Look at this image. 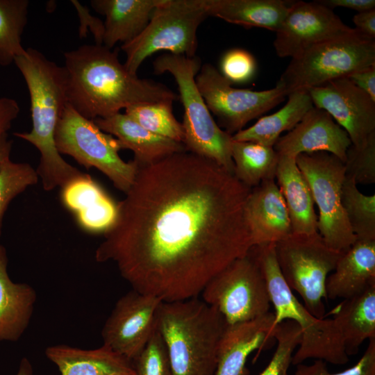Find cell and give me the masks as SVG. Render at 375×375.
Segmentation results:
<instances>
[{"instance_id": "cell-40", "label": "cell", "mask_w": 375, "mask_h": 375, "mask_svg": "<svg viewBox=\"0 0 375 375\" xmlns=\"http://www.w3.org/2000/svg\"><path fill=\"white\" fill-rule=\"evenodd\" d=\"M71 3L76 9L79 17V37H85L88 29H90L94 35L96 44H102L104 33L103 22L100 19L92 15L89 10L82 6L78 1L72 0Z\"/></svg>"}, {"instance_id": "cell-24", "label": "cell", "mask_w": 375, "mask_h": 375, "mask_svg": "<svg viewBox=\"0 0 375 375\" xmlns=\"http://www.w3.org/2000/svg\"><path fill=\"white\" fill-rule=\"evenodd\" d=\"M275 180L288 208L292 233H318L312 193L295 156L279 155Z\"/></svg>"}, {"instance_id": "cell-18", "label": "cell", "mask_w": 375, "mask_h": 375, "mask_svg": "<svg viewBox=\"0 0 375 375\" xmlns=\"http://www.w3.org/2000/svg\"><path fill=\"white\" fill-rule=\"evenodd\" d=\"M244 217L253 247L276 244L292 233L288 208L275 178L251 188Z\"/></svg>"}, {"instance_id": "cell-34", "label": "cell", "mask_w": 375, "mask_h": 375, "mask_svg": "<svg viewBox=\"0 0 375 375\" xmlns=\"http://www.w3.org/2000/svg\"><path fill=\"white\" fill-rule=\"evenodd\" d=\"M38 180L36 169L29 163L9 159L3 164L0 171V235L3 216L11 201Z\"/></svg>"}, {"instance_id": "cell-10", "label": "cell", "mask_w": 375, "mask_h": 375, "mask_svg": "<svg viewBox=\"0 0 375 375\" xmlns=\"http://www.w3.org/2000/svg\"><path fill=\"white\" fill-rule=\"evenodd\" d=\"M281 273L292 291L315 317L324 318L326 281L343 252L329 247L319 233L295 234L275 244Z\"/></svg>"}, {"instance_id": "cell-39", "label": "cell", "mask_w": 375, "mask_h": 375, "mask_svg": "<svg viewBox=\"0 0 375 375\" xmlns=\"http://www.w3.org/2000/svg\"><path fill=\"white\" fill-rule=\"evenodd\" d=\"M293 375H375V338L369 340L368 346L357 363L342 372L330 373L326 362L316 360L310 365H297Z\"/></svg>"}, {"instance_id": "cell-8", "label": "cell", "mask_w": 375, "mask_h": 375, "mask_svg": "<svg viewBox=\"0 0 375 375\" xmlns=\"http://www.w3.org/2000/svg\"><path fill=\"white\" fill-rule=\"evenodd\" d=\"M208 17L207 0H162L142 33L122 45L124 65L137 75L143 61L158 51L195 56L197 29Z\"/></svg>"}, {"instance_id": "cell-23", "label": "cell", "mask_w": 375, "mask_h": 375, "mask_svg": "<svg viewBox=\"0 0 375 375\" xmlns=\"http://www.w3.org/2000/svg\"><path fill=\"white\" fill-rule=\"evenodd\" d=\"M45 355L60 375H136L133 361L104 344L94 349L52 345Z\"/></svg>"}, {"instance_id": "cell-17", "label": "cell", "mask_w": 375, "mask_h": 375, "mask_svg": "<svg viewBox=\"0 0 375 375\" xmlns=\"http://www.w3.org/2000/svg\"><path fill=\"white\" fill-rule=\"evenodd\" d=\"M351 141L348 133L325 110L313 106L302 119L274 146L278 155L330 153L344 163Z\"/></svg>"}, {"instance_id": "cell-30", "label": "cell", "mask_w": 375, "mask_h": 375, "mask_svg": "<svg viewBox=\"0 0 375 375\" xmlns=\"http://www.w3.org/2000/svg\"><path fill=\"white\" fill-rule=\"evenodd\" d=\"M233 174L249 188L265 180L275 178L279 155L274 147L247 141H234L231 145Z\"/></svg>"}, {"instance_id": "cell-19", "label": "cell", "mask_w": 375, "mask_h": 375, "mask_svg": "<svg viewBox=\"0 0 375 375\" xmlns=\"http://www.w3.org/2000/svg\"><path fill=\"white\" fill-rule=\"evenodd\" d=\"M60 197L86 232L104 234L115 222L118 203L88 174L83 172L65 184Z\"/></svg>"}, {"instance_id": "cell-2", "label": "cell", "mask_w": 375, "mask_h": 375, "mask_svg": "<svg viewBox=\"0 0 375 375\" xmlns=\"http://www.w3.org/2000/svg\"><path fill=\"white\" fill-rule=\"evenodd\" d=\"M68 103L94 120L143 103L174 101L179 97L162 83L131 74L117 51L103 44H85L64 53Z\"/></svg>"}, {"instance_id": "cell-41", "label": "cell", "mask_w": 375, "mask_h": 375, "mask_svg": "<svg viewBox=\"0 0 375 375\" xmlns=\"http://www.w3.org/2000/svg\"><path fill=\"white\" fill-rule=\"evenodd\" d=\"M347 78L375 101V65L357 71Z\"/></svg>"}, {"instance_id": "cell-45", "label": "cell", "mask_w": 375, "mask_h": 375, "mask_svg": "<svg viewBox=\"0 0 375 375\" xmlns=\"http://www.w3.org/2000/svg\"><path fill=\"white\" fill-rule=\"evenodd\" d=\"M12 141L9 140L8 134L0 138V171L3 164L10 159Z\"/></svg>"}, {"instance_id": "cell-1", "label": "cell", "mask_w": 375, "mask_h": 375, "mask_svg": "<svg viewBox=\"0 0 375 375\" xmlns=\"http://www.w3.org/2000/svg\"><path fill=\"white\" fill-rule=\"evenodd\" d=\"M251 190L188 151L138 167L95 260L114 262L133 290L163 302L197 297L253 247L244 217Z\"/></svg>"}, {"instance_id": "cell-35", "label": "cell", "mask_w": 375, "mask_h": 375, "mask_svg": "<svg viewBox=\"0 0 375 375\" xmlns=\"http://www.w3.org/2000/svg\"><path fill=\"white\" fill-rule=\"evenodd\" d=\"M274 338L276 350L259 375H289L293 354L301 342V331L294 322L285 320L276 326Z\"/></svg>"}, {"instance_id": "cell-5", "label": "cell", "mask_w": 375, "mask_h": 375, "mask_svg": "<svg viewBox=\"0 0 375 375\" xmlns=\"http://www.w3.org/2000/svg\"><path fill=\"white\" fill-rule=\"evenodd\" d=\"M253 247L274 308V326L291 320L301 329V342L293 354L292 364L297 365L310 358L333 365L346 364L349 356L334 320L315 317L296 298L281 273L275 244Z\"/></svg>"}, {"instance_id": "cell-37", "label": "cell", "mask_w": 375, "mask_h": 375, "mask_svg": "<svg viewBox=\"0 0 375 375\" xmlns=\"http://www.w3.org/2000/svg\"><path fill=\"white\" fill-rule=\"evenodd\" d=\"M133 362L136 375H172L167 350L157 328Z\"/></svg>"}, {"instance_id": "cell-4", "label": "cell", "mask_w": 375, "mask_h": 375, "mask_svg": "<svg viewBox=\"0 0 375 375\" xmlns=\"http://www.w3.org/2000/svg\"><path fill=\"white\" fill-rule=\"evenodd\" d=\"M226 326L217 309L198 297L162 301L156 328L165 344L172 375H215Z\"/></svg>"}, {"instance_id": "cell-29", "label": "cell", "mask_w": 375, "mask_h": 375, "mask_svg": "<svg viewBox=\"0 0 375 375\" xmlns=\"http://www.w3.org/2000/svg\"><path fill=\"white\" fill-rule=\"evenodd\" d=\"M287 103L272 115L232 135L234 141H247L274 147L284 131H291L314 106L308 90L290 93Z\"/></svg>"}, {"instance_id": "cell-32", "label": "cell", "mask_w": 375, "mask_h": 375, "mask_svg": "<svg viewBox=\"0 0 375 375\" xmlns=\"http://www.w3.org/2000/svg\"><path fill=\"white\" fill-rule=\"evenodd\" d=\"M341 199L357 240H375V194L362 193L354 180L345 175Z\"/></svg>"}, {"instance_id": "cell-28", "label": "cell", "mask_w": 375, "mask_h": 375, "mask_svg": "<svg viewBox=\"0 0 375 375\" xmlns=\"http://www.w3.org/2000/svg\"><path fill=\"white\" fill-rule=\"evenodd\" d=\"M332 319L341 333L347 354L357 353L364 341L375 338V285L344 299Z\"/></svg>"}, {"instance_id": "cell-36", "label": "cell", "mask_w": 375, "mask_h": 375, "mask_svg": "<svg viewBox=\"0 0 375 375\" xmlns=\"http://www.w3.org/2000/svg\"><path fill=\"white\" fill-rule=\"evenodd\" d=\"M345 175L356 184L375 183V133L359 146L349 147L344 162Z\"/></svg>"}, {"instance_id": "cell-13", "label": "cell", "mask_w": 375, "mask_h": 375, "mask_svg": "<svg viewBox=\"0 0 375 375\" xmlns=\"http://www.w3.org/2000/svg\"><path fill=\"white\" fill-rule=\"evenodd\" d=\"M199 91L218 126L233 135L285 100L280 87L261 91L235 88L211 64L206 63L195 78Z\"/></svg>"}, {"instance_id": "cell-38", "label": "cell", "mask_w": 375, "mask_h": 375, "mask_svg": "<svg viewBox=\"0 0 375 375\" xmlns=\"http://www.w3.org/2000/svg\"><path fill=\"white\" fill-rule=\"evenodd\" d=\"M220 72L231 83H244L253 78L256 62L249 51L235 48L226 52L221 60Z\"/></svg>"}, {"instance_id": "cell-26", "label": "cell", "mask_w": 375, "mask_h": 375, "mask_svg": "<svg viewBox=\"0 0 375 375\" xmlns=\"http://www.w3.org/2000/svg\"><path fill=\"white\" fill-rule=\"evenodd\" d=\"M7 266L6 250L0 244V342H15L28 326L37 294L30 285L13 282Z\"/></svg>"}, {"instance_id": "cell-6", "label": "cell", "mask_w": 375, "mask_h": 375, "mask_svg": "<svg viewBox=\"0 0 375 375\" xmlns=\"http://www.w3.org/2000/svg\"><path fill=\"white\" fill-rule=\"evenodd\" d=\"M153 66L156 74L170 73L178 85L184 110L183 143L186 150L233 174L232 135L216 123L196 84L195 78L201 67L200 58L165 53L158 56Z\"/></svg>"}, {"instance_id": "cell-22", "label": "cell", "mask_w": 375, "mask_h": 375, "mask_svg": "<svg viewBox=\"0 0 375 375\" xmlns=\"http://www.w3.org/2000/svg\"><path fill=\"white\" fill-rule=\"evenodd\" d=\"M375 285V240H356L326 281L327 299H349Z\"/></svg>"}, {"instance_id": "cell-33", "label": "cell", "mask_w": 375, "mask_h": 375, "mask_svg": "<svg viewBox=\"0 0 375 375\" xmlns=\"http://www.w3.org/2000/svg\"><path fill=\"white\" fill-rule=\"evenodd\" d=\"M172 103L162 101L133 105L125 109V114L147 131L183 143V125L174 115Z\"/></svg>"}, {"instance_id": "cell-42", "label": "cell", "mask_w": 375, "mask_h": 375, "mask_svg": "<svg viewBox=\"0 0 375 375\" xmlns=\"http://www.w3.org/2000/svg\"><path fill=\"white\" fill-rule=\"evenodd\" d=\"M18 103L9 97H0V138L8 134L12 122L19 115Z\"/></svg>"}, {"instance_id": "cell-7", "label": "cell", "mask_w": 375, "mask_h": 375, "mask_svg": "<svg viewBox=\"0 0 375 375\" xmlns=\"http://www.w3.org/2000/svg\"><path fill=\"white\" fill-rule=\"evenodd\" d=\"M375 65V41L355 30L315 44L291 58L276 86L288 95Z\"/></svg>"}, {"instance_id": "cell-21", "label": "cell", "mask_w": 375, "mask_h": 375, "mask_svg": "<svg viewBox=\"0 0 375 375\" xmlns=\"http://www.w3.org/2000/svg\"><path fill=\"white\" fill-rule=\"evenodd\" d=\"M103 132L112 135L123 149L131 150L138 167L156 162L175 153L187 151L181 142L154 134L144 128L125 113L94 120Z\"/></svg>"}, {"instance_id": "cell-11", "label": "cell", "mask_w": 375, "mask_h": 375, "mask_svg": "<svg viewBox=\"0 0 375 375\" xmlns=\"http://www.w3.org/2000/svg\"><path fill=\"white\" fill-rule=\"evenodd\" d=\"M201 294L205 303L222 314L227 325L269 312L268 289L253 247L213 276Z\"/></svg>"}, {"instance_id": "cell-15", "label": "cell", "mask_w": 375, "mask_h": 375, "mask_svg": "<svg viewBox=\"0 0 375 375\" xmlns=\"http://www.w3.org/2000/svg\"><path fill=\"white\" fill-rule=\"evenodd\" d=\"M354 30L317 1H292L273 44L278 56L292 58L315 44Z\"/></svg>"}, {"instance_id": "cell-3", "label": "cell", "mask_w": 375, "mask_h": 375, "mask_svg": "<svg viewBox=\"0 0 375 375\" xmlns=\"http://www.w3.org/2000/svg\"><path fill=\"white\" fill-rule=\"evenodd\" d=\"M14 62L28 90L32 119L30 131L14 135L38 150L40 158L36 172L44 190L61 188L83 174L64 160L56 146V128L68 103L65 70L33 48L26 49Z\"/></svg>"}, {"instance_id": "cell-31", "label": "cell", "mask_w": 375, "mask_h": 375, "mask_svg": "<svg viewBox=\"0 0 375 375\" xmlns=\"http://www.w3.org/2000/svg\"><path fill=\"white\" fill-rule=\"evenodd\" d=\"M28 0H0V66H8L26 52L22 35L27 24Z\"/></svg>"}, {"instance_id": "cell-43", "label": "cell", "mask_w": 375, "mask_h": 375, "mask_svg": "<svg viewBox=\"0 0 375 375\" xmlns=\"http://www.w3.org/2000/svg\"><path fill=\"white\" fill-rule=\"evenodd\" d=\"M356 29L366 37L375 38V9L358 12L353 17Z\"/></svg>"}, {"instance_id": "cell-16", "label": "cell", "mask_w": 375, "mask_h": 375, "mask_svg": "<svg viewBox=\"0 0 375 375\" xmlns=\"http://www.w3.org/2000/svg\"><path fill=\"white\" fill-rule=\"evenodd\" d=\"M315 107L327 112L359 146L375 133V101L348 78L333 80L308 90Z\"/></svg>"}, {"instance_id": "cell-44", "label": "cell", "mask_w": 375, "mask_h": 375, "mask_svg": "<svg viewBox=\"0 0 375 375\" xmlns=\"http://www.w3.org/2000/svg\"><path fill=\"white\" fill-rule=\"evenodd\" d=\"M317 1L331 10L341 7L360 12L375 9L374 0H317Z\"/></svg>"}, {"instance_id": "cell-12", "label": "cell", "mask_w": 375, "mask_h": 375, "mask_svg": "<svg viewBox=\"0 0 375 375\" xmlns=\"http://www.w3.org/2000/svg\"><path fill=\"white\" fill-rule=\"evenodd\" d=\"M297 164L305 176L319 210L317 231L331 249L344 252L357 240L341 199L344 163L325 151L301 153Z\"/></svg>"}, {"instance_id": "cell-14", "label": "cell", "mask_w": 375, "mask_h": 375, "mask_svg": "<svg viewBox=\"0 0 375 375\" xmlns=\"http://www.w3.org/2000/svg\"><path fill=\"white\" fill-rule=\"evenodd\" d=\"M162 301L132 290L116 302L102 330L103 344L133 361L156 330Z\"/></svg>"}, {"instance_id": "cell-9", "label": "cell", "mask_w": 375, "mask_h": 375, "mask_svg": "<svg viewBox=\"0 0 375 375\" xmlns=\"http://www.w3.org/2000/svg\"><path fill=\"white\" fill-rule=\"evenodd\" d=\"M55 142L60 154L72 157L87 169H97L123 192L133 183L138 166L133 160L126 162L121 158L119 151L123 147L119 141L68 103L58 124Z\"/></svg>"}, {"instance_id": "cell-46", "label": "cell", "mask_w": 375, "mask_h": 375, "mask_svg": "<svg viewBox=\"0 0 375 375\" xmlns=\"http://www.w3.org/2000/svg\"><path fill=\"white\" fill-rule=\"evenodd\" d=\"M15 375H33V366L27 358L21 360Z\"/></svg>"}, {"instance_id": "cell-20", "label": "cell", "mask_w": 375, "mask_h": 375, "mask_svg": "<svg viewBox=\"0 0 375 375\" xmlns=\"http://www.w3.org/2000/svg\"><path fill=\"white\" fill-rule=\"evenodd\" d=\"M274 312L227 325L221 339L215 375H245L246 362L254 351L260 352L275 341Z\"/></svg>"}, {"instance_id": "cell-27", "label": "cell", "mask_w": 375, "mask_h": 375, "mask_svg": "<svg viewBox=\"0 0 375 375\" xmlns=\"http://www.w3.org/2000/svg\"><path fill=\"white\" fill-rule=\"evenodd\" d=\"M292 1L207 0L209 17L245 27L276 32Z\"/></svg>"}, {"instance_id": "cell-25", "label": "cell", "mask_w": 375, "mask_h": 375, "mask_svg": "<svg viewBox=\"0 0 375 375\" xmlns=\"http://www.w3.org/2000/svg\"><path fill=\"white\" fill-rule=\"evenodd\" d=\"M162 0H92L93 9L105 16L103 45L111 49L127 43L145 28Z\"/></svg>"}]
</instances>
